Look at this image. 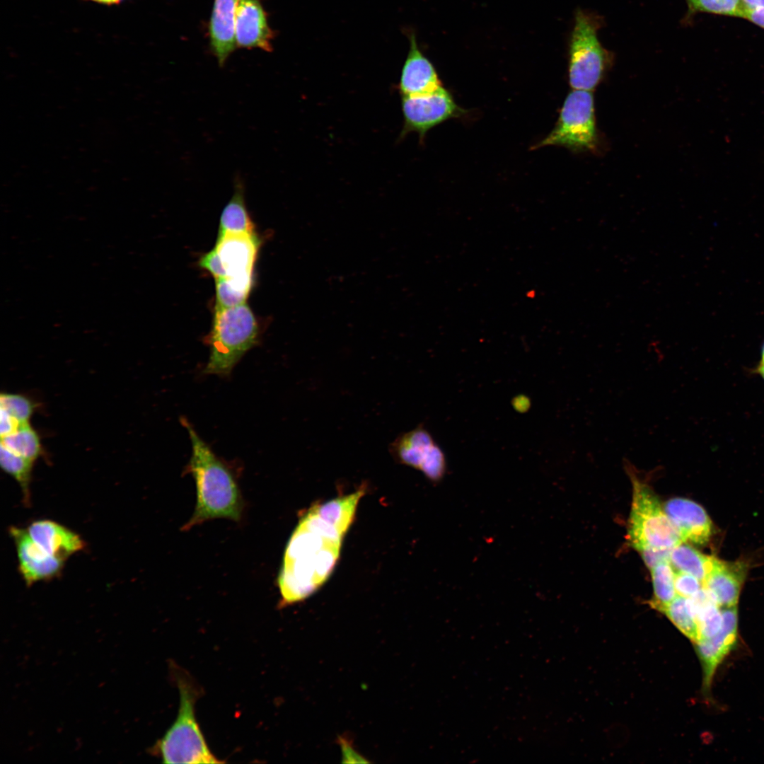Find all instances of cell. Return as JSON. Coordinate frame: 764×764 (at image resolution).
Wrapping results in <instances>:
<instances>
[{"label":"cell","instance_id":"33","mask_svg":"<svg viewBox=\"0 0 764 764\" xmlns=\"http://www.w3.org/2000/svg\"><path fill=\"white\" fill-rule=\"evenodd\" d=\"M751 371L759 375L764 380V359H760L758 364L752 369Z\"/></svg>","mask_w":764,"mask_h":764},{"label":"cell","instance_id":"24","mask_svg":"<svg viewBox=\"0 0 764 764\" xmlns=\"http://www.w3.org/2000/svg\"><path fill=\"white\" fill-rule=\"evenodd\" d=\"M0 464L2 470L19 484L25 504L30 503V485L34 461L25 458L1 445Z\"/></svg>","mask_w":764,"mask_h":764},{"label":"cell","instance_id":"22","mask_svg":"<svg viewBox=\"0 0 764 764\" xmlns=\"http://www.w3.org/2000/svg\"><path fill=\"white\" fill-rule=\"evenodd\" d=\"M1 445L34 462L42 453L40 435L30 422L20 425L11 434L1 437Z\"/></svg>","mask_w":764,"mask_h":764},{"label":"cell","instance_id":"20","mask_svg":"<svg viewBox=\"0 0 764 764\" xmlns=\"http://www.w3.org/2000/svg\"><path fill=\"white\" fill-rule=\"evenodd\" d=\"M364 493L365 487H361L352 494L322 504H316L313 507L323 520L345 536L354 520L358 503Z\"/></svg>","mask_w":764,"mask_h":764},{"label":"cell","instance_id":"6","mask_svg":"<svg viewBox=\"0 0 764 764\" xmlns=\"http://www.w3.org/2000/svg\"><path fill=\"white\" fill-rule=\"evenodd\" d=\"M599 139L591 91L572 90L565 98L555 128L536 147L560 146L572 151H595Z\"/></svg>","mask_w":764,"mask_h":764},{"label":"cell","instance_id":"13","mask_svg":"<svg viewBox=\"0 0 764 764\" xmlns=\"http://www.w3.org/2000/svg\"><path fill=\"white\" fill-rule=\"evenodd\" d=\"M236 45L272 52L274 33L261 0H238L235 21Z\"/></svg>","mask_w":764,"mask_h":764},{"label":"cell","instance_id":"7","mask_svg":"<svg viewBox=\"0 0 764 764\" xmlns=\"http://www.w3.org/2000/svg\"><path fill=\"white\" fill-rule=\"evenodd\" d=\"M597 28L593 18L577 11L569 46V82L572 90L593 91L608 68L610 57L598 39Z\"/></svg>","mask_w":764,"mask_h":764},{"label":"cell","instance_id":"9","mask_svg":"<svg viewBox=\"0 0 764 764\" xmlns=\"http://www.w3.org/2000/svg\"><path fill=\"white\" fill-rule=\"evenodd\" d=\"M260 244L255 233L225 234L218 236L214 246L225 274L222 279L248 297Z\"/></svg>","mask_w":764,"mask_h":764},{"label":"cell","instance_id":"29","mask_svg":"<svg viewBox=\"0 0 764 764\" xmlns=\"http://www.w3.org/2000/svg\"><path fill=\"white\" fill-rule=\"evenodd\" d=\"M199 266L209 272L214 279L225 277L224 269L214 248L200 257Z\"/></svg>","mask_w":764,"mask_h":764},{"label":"cell","instance_id":"14","mask_svg":"<svg viewBox=\"0 0 764 764\" xmlns=\"http://www.w3.org/2000/svg\"><path fill=\"white\" fill-rule=\"evenodd\" d=\"M664 510L684 543L706 544L713 533L712 522L705 509L685 499H671Z\"/></svg>","mask_w":764,"mask_h":764},{"label":"cell","instance_id":"16","mask_svg":"<svg viewBox=\"0 0 764 764\" xmlns=\"http://www.w3.org/2000/svg\"><path fill=\"white\" fill-rule=\"evenodd\" d=\"M409 40L410 48L398 83L401 96L427 94L443 88L433 64L419 49L413 33Z\"/></svg>","mask_w":764,"mask_h":764},{"label":"cell","instance_id":"19","mask_svg":"<svg viewBox=\"0 0 764 764\" xmlns=\"http://www.w3.org/2000/svg\"><path fill=\"white\" fill-rule=\"evenodd\" d=\"M233 181V194L221 214L219 236L255 233L245 204L243 181L240 176Z\"/></svg>","mask_w":764,"mask_h":764},{"label":"cell","instance_id":"17","mask_svg":"<svg viewBox=\"0 0 764 764\" xmlns=\"http://www.w3.org/2000/svg\"><path fill=\"white\" fill-rule=\"evenodd\" d=\"M27 531L45 552L64 562L85 547V543L79 534L52 520L35 521Z\"/></svg>","mask_w":764,"mask_h":764},{"label":"cell","instance_id":"4","mask_svg":"<svg viewBox=\"0 0 764 764\" xmlns=\"http://www.w3.org/2000/svg\"><path fill=\"white\" fill-rule=\"evenodd\" d=\"M257 320L246 302L215 308L209 335V359L204 374L228 376L242 357L257 342Z\"/></svg>","mask_w":764,"mask_h":764},{"label":"cell","instance_id":"28","mask_svg":"<svg viewBox=\"0 0 764 764\" xmlns=\"http://www.w3.org/2000/svg\"><path fill=\"white\" fill-rule=\"evenodd\" d=\"M674 587L678 596L688 598L702 588V583L692 574L676 570L674 572Z\"/></svg>","mask_w":764,"mask_h":764},{"label":"cell","instance_id":"18","mask_svg":"<svg viewBox=\"0 0 764 764\" xmlns=\"http://www.w3.org/2000/svg\"><path fill=\"white\" fill-rule=\"evenodd\" d=\"M238 0H214L209 22L210 47L222 66L236 45V12Z\"/></svg>","mask_w":764,"mask_h":764},{"label":"cell","instance_id":"15","mask_svg":"<svg viewBox=\"0 0 764 764\" xmlns=\"http://www.w3.org/2000/svg\"><path fill=\"white\" fill-rule=\"evenodd\" d=\"M746 574L745 562H727L714 557L712 567L702 581V587L720 608L735 606Z\"/></svg>","mask_w":764,"mask_h":764},{"label":"cell","instance_id":"23","mask_svg":"<svg viewBox=\"0 0 764 764\" xmlns=\"http://www.w3.org/2000/svg\"><path fill=\"white\" fill-rule=\"evenodd\" d=\"M650 570L654 596L649 603L651 607L661 613L677 596L674 587V572L669 560L659 562Z\"/></svg>","mask_w":764,"mask_h":764},{"label":"cell","instance_id":"10","mask_svg":"<svg viewBox=\"0 0 764 764\" xmlns=\"http://www.w3.org/2000/svg\"><path fill=\"white\" fill-rule=\"evenodd\" d=\"M404 125L400 137L410 132L423 137L433 127L458 113L459 108L444 87L436 92L402 96Z\"/></svg>","mask_w":764,"mask_h":764},{"label":"cell","instance_id":"2","mask_svg":"<svg viewBox=\"0 0 764 764\" xmlns=\"http://www.w3.org/2000/svg\"><path fill=\"white\" fill-rule=\"evenodd\" d=\"M188 432L192 453L185 471L193 478L197 492L195 511L183 531L207 521L224 518L240 521L244 502L238 480L231 467L219 458L199 436L190 422L180 419Z\"/></svg>","mask_w":764,"mask_h":764},{"label":"cell","instance_id":"26","mask_svg":"<svg viewBox=\"0 0 764 764\" xmlns=\"http://www.w3.org/2000/svg\"><path fill=\"white\" fill-rule=\"evenodd\" d=\"M35 407V403L23 394L5 392L0 395V410L20 424L30 422Z\"/></svg>","mask_w":764,"mask_h":764},{"label":"cell","instance_id":"31","mask_svg":"<svg viewBox=\"0 0 764 764\" xmlns=\"http://www.w3.org/2000/svg\"><path fill=\"white\" fill-rule=\"evenodd\" d=\"M340 745L343 752V758L345 762H367L366 759L360 754L357 753L354 747L351 745L350 742L345 738H339Z\"/></svg>","mask_w":764,"mask_h":764},{"label":"cell","instance_id":"25","mask_svg":"<svg viewBox=\"0 0 764 764\" xmlns=\"http://www.w3.org/2000/svg\"><path fill=\"white\" fill-rule=\"evenodd\" d=\"M661 613L693 643L697 644L700 641L698 622L688 598L677 595Z\"/></svg>","mask_w":764,"mask_h":764},{"label":"cell","instance_id":"30","mask_svg":"<svg viewBox=\"0 0 764 764\" xmlns=\"http://www.w3.org/2000/svg\"><path fill=\"white\" fill-rule=\"evenodd\" d=\"M672 549H647L639 553L646 565L652 569L660 562L669 560L670 553Z\"/></svg>","mask_w":764,"mask_h":764},{"label":"cell","instance_id":"12","mask_svg":"<svg viewBox=\"0 0 764 764\" xmlns=\"http://www.w3.org/2000/svg\"><path fill=\"white\" fill-rule=\"evenodd\" d=\"M722 624L714 636L700 639L696 650L702 664L703 690L707 692L719 664L736 644L738 630L737 606L721 608Z\"/></svg>","mask_w":764,"mask_h":764},{"label":"cell","instance_id":"34","mask_svg":"<svg viewBox=\"0 0 764 764\" xmlns=\"http://www.w3.org/2000/svg\"><path fill=\"white\" fill-rule=\"evenodd\" d=\"M746 5L749 8H763L764 7V0H743Z\"/></svg>","mask_w":764,"mask_h":764},{"label":"cell","instance_id":"8","mask_svg":"<svg viewBox=\"0 0 764 764\" xmlns=\"http://www.w3.org/2000/svg\"><path fill=\"white\" fill-rule=\"evenodd\" d=\"M389 451L398 463L421 471L433 482L441 481L446 475L445 454L422 425L397 436Z\"/></svg>","mask_w":764,"mask_h":764},{"label":"cell","instance_id":"3","mask_svg":"<svg viewBox=\"0 0 764 764\" xmlns=\"http://www.w3.org/2000/svg\"><path fill=\"white\" fill-rule=\"evenodd\" d=\"M171 673L180 693L178 716L156 746L165 763H220L209 748L195 717V703L202 689L183 668L171 663Z\"/></svg>","mask_w":764,"mask_h":764},{"label":"cell","instance_id":"27","mask_svg":"<svg viewBox=\"0 0 764 764\" xmlns=\"http://www.w3.org/2000/svg\"><path fill=\"white\" fill-rule=\"evenodd\" d=\"M697 11L744 18L747 6L743 0H687Z\"/></svg>","mask_w":764,"mask_h":764},{"label":"cell","instance_id":"21","mask_svg":"<svg viewBox=\"0 0 764 764\" xmlns=\"http://www.w3.org/2000/svg\"><path fill=\"white\" fill-rule=\"evenodd\" d=\"M713 559L714 557L705 555L683 542L672 548L669 561L677 570L692 574L702 583Z\"/></svg>","mask_w":764,"mask_h":764},{"label":"cell","instance_id":"35","mask_svg":"<svg viewBox=\"0 0 764 764\" xmlns=\"http://www.w3.org/2000/svg\"><path fill=\"white\" fill-rule=\"evenodd\" d=\"M86 1H93V2L98 3V4L107 5V6H112V5H117V4H120L124 0H86Z\"/></svg>","mask_w":764,"mask_h":764},{"label":"cell","instance_id":"5","mask_svg":"<svg viewBox=\"0 0 764 764\" xmlns=\"http://www.w3.org/2000/svg\"><path fill=\"white\" fill-rule=\"evenodd\" d=\"M624 467L632 485L628 538L639 552L647 549H672L683 543L652 487L637 474L632 463Z\"/></svg>","mask_w":764,"mask_h":764},{"label":"cell","instance_id":"32","mask_svg":"<svg viewBox=\"0 0 764 764\" xmlns=\"http://www.w3.org/2000/svg\"><path fill=\"white\" fill-rule=\"evenodd\" d=\"M744 18L764 28V7L749 8L747 6L744 13Z\"/></svg>","mask_w":764,"mask_h":764},{"label":"cell","instance_id":"1","mask_svg":"<svg viewBox=\"0 0 764 764\" xmlns=\"http://www.w3.org/2000/svg\"><path fill=\"white\" fill-rule=\"evenodd\" d=\"M343 537L313 507L308 510L284 552L278 576L279 606L304 600L328 579L338 560Z\"/></svg>","mask_w":764,"mask_h":764},{"label":"cell","instance_id":"11","mask_svg":"<svg viewBox=\"0 0 764 764\" xmlns=\"http://www.w3.org/2000/svg\"><path fill=\"white\" fill-rule=\"evenodd\" d=\"M9 533L16 546L19 572L27 586L50 580L62 572L64 561L45 552L27 529L11 526Z\"/></svg>","mask_w":764,"mask_h":764}]
</instances>
